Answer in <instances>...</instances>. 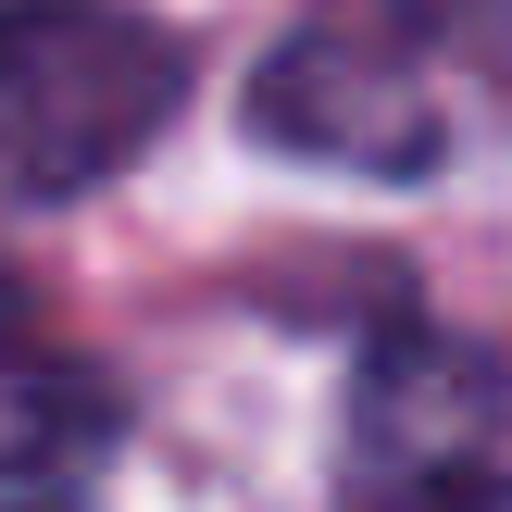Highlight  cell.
<instances>
[{
	"label": "cell",
	"instance_id": "obj_5",
	"mask_svg": "<svg viewBox=\"0 0 512 512\" xmlns=\"http://www.w3.org/2000/svg\"><path fill=\"white\" fill-rule=\"evenodd\" d=\"M438 512H512V475H463V488H450Z\"/></svg>",
	"mask_w": 512,
	"mask_h": 512
},
{
	"label": "cell",
	"instance_id": "obj_4",
	"mask_svg": "<svg viewBox=\"0 0 512 512\" xmlns=\"http://www.w3.org/2000/svg\"><path fill=\"white\" fill-rule=\"evenodd\" d=\"M113 438H125L113 375L0 338V500H63L75 475L113 463Z\"/></svg>",
	"mask_w": 512,
	"mask_h": 512
},
{
	"label": "cell",
	"instance_id": "obj_2",
	"mask_svg": "<svg viewBox=\"0 0 512 512\" xmlns=\"http://www.w3.org/2000/svg\"><path fill=\"white\" fill-rule=\"evenodd\" d=\"M250 138L275 163L363 175V188H425L450 163V100L400 38H350V25H300L250 63Z\"/></svg>",
	"mask_w": 512,
	"mask_h": 512
},
{
	"label": "cell",
	"instance_id": "obj_3",
	"mask_svg": "<svg viewBox=\"0 0 512 512\" xmlns=\"http://www.w3.org/2000/svg\"><path fill=\"white\" fill-rule=\"evenodd\" d=\"M512 425V375L488 363L475 338H450V325H388V338H363V363H350V500H388V512H438L463 475H488Z\"/></svg>",
	"mask_w": 512,
	"mask_h": 512
},
{
	"label": "cell",
	"instance_id": "obj_1",
	"mask_svg": "<svg viewBox=\"0 0 512 512\" xmlns=\"http://www.w3.org/2000/svg\"><path fill=\"white\" fill-rule=\"evenodd\" d=\"M188 113V38L125 0H0V213L113 188Z\"/></svg>",
	"mask_w": 512,
	"mask_h": 512
},
{
	"label": "cell",
	"instance_id": "obj_6",
	"mask_svg": "<svg viewBox=\"0 0 512 512\" xmlns=\"http://www.w3.org/2000/svg\"><path fill=\"white\" fill-rule=\"evenodd\" d=\"M0 512H63V500H0Z\"/></svg>",
	"mask_w": 512,
	"mask_h": 512
}]
</instances>
